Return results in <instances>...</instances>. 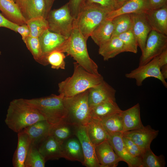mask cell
<instances>
[{"instance_id": "6da1fadb", "label": "cell", "mask_w": 167, "mask_h": 167, "mask_svg": "<svg viewBox=\"0 0 167 167\" xmlns=\"http://www.w3.org/2000/svg\"><path fill=\"white\" fill-rule=\"evenodd\" d=\"M45 120L25 99H15L10 103L7 110L6 124L14 132L19 133L40 121Z\"/></svg>"}, {"instance_id": "7a4b0ae2", "label": "cell", "mask_w": 167, "mask_h": 167, "mask_svg": "<svg viewBox=\"0 0 167 167\" xmlns=\"http://www.w3.org/2000/svg\"><path fill=\"white\" fill-rule=\"evenodd\" d=\"M103 80L101 74L90 73L75 62L72 75L58 84V92L65 97L72 96L98 85Z\"/></svg>"}, {"instance_id": "3957f363", "label": "cell", "mask_w": 167, "mask_h": 167, "mask_svg": "<svg viewBox=\"0 0 167 167\" xmlns=\"http://www.w3.org/2000/svg\"><path fill=\"white\" fill-rule=\"evenodd\" d=\"M25 100L36 109L51 126L66 118L67 112L64 97L62 94H52L47 96Z\"/></svg>"}, {"instance_id": "277c9868", "label": "cell", "mask_w": 167, "mask_h": 167, "mask_svg": "<svg viewBox=\"0 0 167 167\" xmlns=\"http://www.w3.org/2000/svg\"><path fill=\"white\" fill-rule=\"evenodd\" d=\"M87 41L79 30L74 26L62 52L71 56L76 62L88 72L95 75H99L98 65L89 55Z\"/></svg>"}, {"instance_id": "5b68a950", "label": "cell", "mask_w": 167, "mask_h": 167, "mask_svg": "<svg viewBox=\"0 0 167 167\" xmlns=\"http://www.w3.org/2000/svg\"><path fill=\"white\" fill-rule=\"evenodd\" d=\"M88 89L72 96L65 97L67 115L66 121L79 127L85 126L91 118Z\"/></svg>"}, {"instance_id": "8992f818", "label": "cell", "mask_w": 167, "mask_h": 167, "mask_svg": "<svg viewBox=\"0 0 167 167\" xmlns=\"http://www.w3.org/2000/svg\"><path fill=\"white\" fill-rule=\"evenodd\" d=\"M110 12L98 5H85L75 19L74 26L79 30L87 40L95 28L106 19Z\"/></svg>"}, {"instance_id": "52a82bcc", "label": "cell", "mask_w": 167, "mask_h": 167, "mask_svg": "<svg viewBox=\"0 0 167 167\" xmlns=\"http://www.w3.org/2000/svg\"><path fill=\"white\" fill-rule=\"evenodd\" d=\"M46 19L49 30L69 37L74 28L75 19L71 14L68 2L58 9L51 10Z\"/></svg>"}, {"instance_id": "ba28073f", "label": "cell", "mask_w": 167, "mask_h": 167, "mask_svg": "<svg viewBox=\"0 0 167 167\" xmlns=\"http://www.w3.org/2000/svg\"><path fill=\"white\" fill-rule=\"evenodd\" d=\"M128 79H135L138 86H141L144 80L149 77H153L160 81L166 88L167 83L161 72L158 56L154 58L146 64L139 66L136 68L125 75Z\"/></svg>"}, {"instance_id": "9c48e42d", "label": "cell", "mask_w": 167, "mask_h": 167, "mask_svg": "<svg viewBox=\"0 0 167 167\" xmlns=\"http://www.w3.org/2000/svg\"><path fill=\"white\" fill-rule=\"evenodd\" d=\"M166 48L167 36L152 30L148 36L144 49L142 52L139 66L148 63Z\"/></svg>"}, {"instance_id": "30bf717a", "label": "cell", "mask_w": 167, "mask_h": 167, "mask_svg": "<svg viewBox=\"0 0 167 167\" xmlns=\"http://www.w3.org/2000/svg\"><path fill=\"white\" fill-rule=\"evenodd\" d=\"M43 54L44 66L48 65L46 58L51 52L55 51L62 52L67 39L56 33L46 30L39 38Z\"/></svg>"}, {"instance_id": "8fae6325", "label": "cell", "mask_w": 167, "mask_h": 167, "mask_svg": "<svg viewBox=\"0 0 167 167\" xmlns=\"http://www.w3.org/2000/svg\"><path fill=\"white\" fill-rule=\"evenodd\" d=\"M107 140L115 153L129 167H141V158L132 156L128 152L122 139V133L108 134Z\"/></svg>"}, {"instance_id": "7c38bea8", "label": "cell", "mask_w": 167, "mask_h": 167, "mask_svg": "<svg viewBox=\"0 0 167 167\" xmlns=\"http://www.w3.org/2000/svg\"><path fill=\"white\" fill-rule=\"evenodd\" d=\"M116 90L103 80L98 85L88 89V101L90 108L101 103L116 101Z\"/></svg>"}, {"instance_id": "4fadbf2b", "label": "cell", "mask_w": 167, "mask_h": 167, "mask_svg": "<svg viewBox=\"0 0 167 167\" xmlns=\"http://www.w3.org/2000/svg\"><path fill=\"white\" fill-rule=\"evenodd\" d=\"M75 136L80 143L83 152V165L87 167H100L96 156L95 146L89 139L85 126L78 127Z\"/></svg>"}, {"instance_id": "5bb4252c", "label": "cell", "mask_w": 167, "mask_h": 167, "mask_svg": "<svg viewBox=\"0 0 167 167\" xmlns=\"http://www.w3.org/2000/svg\"><path fill=\"white\" fill-rule=\"evenodd\" d=\"M159 131L152 129L149 125L140 129L122 133L123 135L134 142L144 151L150 148L152 140L158 135Z\"/></svg>"}, {"instance_id": "9a60e30c", "label": "cell", "mask_w": 167, "mask_h": 167, "mask_svg": "<svg viewBox=\"0 0 167 167\" xmlns=\"http://www.w3.org/2000/svg\"><path fill=\"white\" fill-rule=\"evenodd\" d=\"M132 31L142 52L145 47L148 36L152 30L145 15L144 12L131 14Z\"/></svg>"}, {"instance_id": "2e32d148", "label": "cell", "mask_w": 167, "mask_h": 167, "mask_svg": "<svg viewBox=\"0 0 167 167\" xmlns=\"http://www.w3.org/2000/svg\"><path fill=\"white\" fill-rule=\"evenodd\" d=\"M26 21L37 17L46 19V9L44 0H15Z\"/></svg>"}, {"instance_id": "e0dca14e", "label": "cell", "mask_w": 167, "mask_h": 167, "mask_svg": "<svg viewBox=\"0 0 167 167\" xmlns=\"http://www.w3.org/2000/svg\"><path fill=\"white\" fill-rule=\"evenodd\" d=\"M95 148L100 167H116L119 162L122 161L107 140L95 146Z\"/></svg>"}, {"instance_id": "ac0fdd59", "label": "cell", "mask_w": 167, "mask_h": 167, "mask_svg": "<svg viewBox=\"0 0 167 167\" xmlns=\"http://www.w3.org/2000/svg\"><path fill=\"white\" fill-rule=\"evenodd\" d=\"M144 13L152 30L167 36V5L157 9H148Z\"/></svg>"}, {"instance_id": "d6986e66", "label": "cell", "mask_w": 167, "mask_h": 167, "mask_svg": "<svg viewBox=\"0 0 167 167\" xmlns=\"http://www.w3.org/2000/svg\"><path fill=\"white\" fill-rule=\"evenodd\" d=\"M37 147L46 162L62 158L61 144L51 135H48Z\"/></svg>"}, {"instance_id": "ffe728a7", "label": "cell", "mask_w": 167, "mask_h": 167, "mask_svg": "<svg viewBox=\"0 0 167 167\" xmlns=\"http://www.w3.org/2000/svg\"><path fill=\"white\" fill-rule=\"evenodd\" d=\"M123 130L122 133L142 128L140 116V106L139 103L125 110H122Z\"/></svg>"}, {"instance_id": "44dd1931", "label": "cell", "mask_w": 167, "mask_h": 167, "mask_svg": "<svg viewBox=\"0 0 167 167\" xmlns=\"http://www.w3.org/2000/svg\"><path fill=\"white\" fill-rule=\"evenodd\" d=\"M62 158L71 161H78L83 165L84 157L82 147L78 139L73 137L61 144Z\"/></svg>"}, {"instance_id": "7402d4cb", "label": "cell", "mask_w": 167, "mask_h": 167, "mask_svg": "<svg viewBox=\"0 0 167 167\" xmlns=\"http://www.w3.org/2000/svg\"><path fill=\"white\" fill-rule=\"evenodd\" d=\"M148 0H128L119 8L109 12L106 19L111 20L123 14L144 12L148 9Z\"/></svg>"}, {"instance_id": "603a6c76", "label": "cell", "mask_w": 167, "mask_h": 167, "mask_svg": "<svg viewBox=\"0 0 167 167\" xmlns=\"http://www.w3.org/2000/svg\"><path fill=\"white\" fill-rule=\"evenodd\" d=\"M17 135V145L13 156L12 164L14 167H24V162L31 140L28 134L23 131L18 133Z\"/></svg>"}, {"instance_id": "cb8c5ba5", "label": "cell", "mask_w": 167, "mask_h": 167, "mask_svg": "<svg viewBox=\"0 0 167 167\" xmlns=\"http://www.w3.org/2000/svg\"><path fill=\"white\" fill-rule=\"evenodd\" d=\"M51 125L45 120L39 121L24 129L23 131L29 136L31 144L37 147L49 135Z\"/></svg>"}, {"instance_id": "d4e9b609", "label": "cell", "mask_w": 167, "mask_h": 167, "mask_svg": "<svg viewBox=\"0 0 167 167\" xmlns=\"http://www.w3.org/2000/svg\"><path fill=\"white\" fill-rule=\"evenodd\" d=\"M78 127L65 120L51 126L49 135L53 137L62 144L65 141L75 135Z\"/></svg>"}, {"instance_id": "484cf974", "label": "cell", "mask_w": 167, "mask_h": 167, "mask_svg": "<svg viewBox=\"0 0 167 167\" xmlns=\"http://www.w3.org/2000/svg\"><path fill=\"white\" fill-rule=\"evenodd\" d=\"M85 127L89 139L94 146L107 140L108 134L100 120L91 117Z\"/></svg>"}, {"instance_id": "4316f807", "label": "cell", "mask_w": 167, "mask_h": 167, "mask_svg": "<svg viewBox=\"0 0 167 167\" xmlns=\"http://www.w3.org/2000/svg\"><path fill=\"white\" fill-rule=\"evenodd\" d=\"M99 47V54L103 57L105 61L125 52L123 44L117 36L111 37Z\"/></svg>"}, {"instance_id": "83f0119b", "label": "cell", "mask_w": 167, "mask_h": 167, "mask_svg": "<svg viewBox=\"0 0 167 167\" xmlns=\"http://www.w3.org/2000/svg\"><path fill=\"white\" fill-rule=\"evenodd\" d=\"M0 10L3 15L11 22L19 25L26 24V20L13 0H0Z\"/></svg>"}, {"instance_id": "f1b7e54d", "label": "cell", "mask_w": 167, "mask_h": 167, "mask_svg": "<svg viewBox=\"0 0 167 167\" xmlns=\"http://www.w3.org/2000/svg\"><path fill=\"white\" fill-rule=\"evenodd\" d=\"M113 30L112 20L105 19L95 28L90 36L99 46L111 38Z\"/></svg>"}, {"instance_id": "f546056e", "label": "cell", "mask_w": 167, "mask_h": 167, "mask_svg": "<svg viewBox=\"0 0 167 167\" xmlns=\"http://www.w3.org/2000/svg\"><path fill=\"white\" fill-rule=\"evenodd\" d=\"M121 111L116 101L103 102L90 108L91 117L100 121L110 115L120 113Z\"/></svg>"}, {"instance_id": "4dcf8cb0", "label": "cell", "mask_w": 167, "mask_h": 167, "mask_svg": "<svg viewBox=\"0 0 167 167\" xmlns=\"http://www.w3.org/2000/svg\"><path fill=\"white\" fill-rule=\"evenodd\" d=\"M100 121L108 134L122 133L123 123L121 112L110 115Z\"/></svg>"}, {"instance_id": "1f68e13d", "label": "cell", "mask_w": 167, "mask_h": 167, "mask_svg": "<svg viewBox=\"0 0 167 167\" xmlns=\"http://www.w3.org/2000/svg\"><path fill=\"white\" fill-rule=\"evenodd\" d=\"M111 20L113 26V32L111 37L117 36L131 28L132 19L131 14L120 15Z\"/></svg>"}, {"instance_id": "d6a6232c", "label": "cell", "mask_w": 167, "mask_h": 167, "mask_svg": "<svg viewBox=\"0 0 167 167\" xmlns=\"http://www.w3.org/2000/svg\"><path fill=\"white\" fill-rule=\"evenodd\" d=\"M26 24L29 29V36L33 37L39 38L49 28L47 20L43 17L32 18L27 21Z\"/></svg>"}, {"instance_id": "836d02e7", "label": "cell", "mask_w": 167, "mask_h": 167, "mask_svg": "<svg viewBox=\"0 0 167 167\" xmlns=\"http://www.w3.org/2000/svg\"><path fill=\"white\" fill-rule=\"evenodd\" d=\"M141 160V167H164L166 164L164 156L155 155L150 148L144 151Z\"/></svg>"}, {"instance_id": "e575fe53", "label": "cell", "mask_w": 167, "mask_h": 167, "mask_svg": "<svg viewBox=\"0 0 167 167\" xmlns=\"http://www.w3.org/2000/svg\"><path fill=\"white\" fill-rule=\"evenodd\" d=\"M45 162L37 147L31 144L25 161L24 167H44Z\"/></svg>"}, {"instance_id": "d590c367", "label": "cell", "mask_w": 167, "mask_h": 167, "mask_svg": "<svg viewBox=\"0 0 167 167\" xmlns=\"http://www.w3.org/2000/svg\"><path fill=\"white\" fill-rule=\"evenodd\" d=\"M35 60L44 66L42 52L38 38L28 36L24 42Z\"/></svg>"}, {"instance_id": "8d00e7d4", "label": "cell", "mask_w": 167, "mask_h": 167, "mask_svg": "<svg viewBox=\"0 0 167 167\" xmlns=\"http://www.w3.org/2000/svg\"><path fill=\"white\" fill-rule=\"evenodd\" d=\"M117 36L122 41L125 52L134 54L137 52L138 42L131 29L121 33Z\"/></svg>"}, {"instance_id": "74e56055", "label": "cell", "mask_w": 167, "mask_h": 167, "mask_svg": "<svg viewBox=\"0 0 167 167\" xmlns=\"http://www.w3.org/2000/svg\"><path fill=\"white\" fill-rule=\"evenodd\" d=\"M66 58L64 53L55 51L49 54L46 57V60L48 64L51 65V68L58 70L59 69H65Z\"/></svg>"}, {"instance_id": "f35d334b", "label": "cell", "mask_w": 167, "mask_h": 167, "mask_svg": "<svg viewBox=\"0 0 167 167\" xmlns=\"http://www.w3.org/2000/svg\"><path fill=\"white\" fill-rule=\"evenodd\" d=\"M91 5L100 6L110 11L117 8L116 0H84V5Z\"/></svg>"}, {"instance_id": "ab89813d", "label": "cell", "mask_w": 167, "mask_h": 167, "mask_svg": "<svg viewBox=\"0 0 167 167\" xmlns=\"http://www.w3.org/2000/svg\"><path fill=\"white\" fill-rule=\"evenodd\" d=\"M122 139L129 152L133 156L141 158L144 151L132 140L123 135Z\"/></svg>"}, {"instance_id": "60d3db41", "label": "cell", "mask_w": 167, "mask_h": 167, "mask_svg": "<svg viewBox=\"0 0 167 167\" xmlns=\"http://www.w3.org/2000/svg\"><path fill=\"white\" fill-rule=\"evenodd\" d=\"M84 0H70L68 2L71 15L76 19L84 5Z\"/></svg>"}, {"instance_id": "b9f144b4", "label": "cell", "mask_w": 167, "mask_h": 167, "mask_svg": "<svg viewBox=\"0 0 167 167\" xmlns=\"http://www.w3.org/2000/svg\"><path fill=\"white\" fill-rule=\"evenodd\" d=\"M18 25L10 21L0 13V27H4L16 32Z\"/></svg>"}, {"instance_id": "7bdbcfd3", "label": "cell", "mask_w": 167, "mask_h": 167, "mask_svg": "<svg viewBox=\"0 0 167 167\" xmlns=\"http://www.w3.org/2000/svg\"><path fill=\"white\" fill-rule=\"evenodd\" d=\"M166 5L167 0H148V9H157Z\"/></svg>"}, {"instance_id": "ee69618b", "label": "cell", "mask_w": 167, "mask_h": 167, "mask_svg": "<svg viewBox=\"0 0 167 167\" xmlns=\"http://www.w3.org/2000/svg\"><path fill=\"white\" fill-rule=\"evenodd\" d=\"M16 32H18L21 36L22 39L24 43L26 38L30 35L29 28L27 24H24L18 26Z\"/></svg>"}, {"instance_id": "f6af8a7d", "label": "cell", "mask_w": 167, "mask_h": 167, "mask_svg": "<svg viewBox=\"0 0 167 167\" xmlns=\"http://www.w3.org/2000/svg\"><path fill=\"white\" fill-rule=\"evenodd\" d=\"M160 67L167 65V48L165 49L158 56Z\"/></svg>"}, {"instance_id": "bcb514c9", "label": "cell", "mask_w": 167, "mask_h": 167, "mask_svg": "<svg viewBox=\"0 0 167 167\" xmlns=\"http://www.w3.org/2000/svg\"><path fill=\"white\" fill-rule=\"evenodd\" d=\"M54 0H44L46 6L47 15L49 12L51 10Z\"/></svg>"}, {"instance_id": "7dc6e473", "label": "cell", "mask_w": 167, "mask_h": 167, "mask_svg": "<svg viewBox=\"0 0 167 167\" xmlns=\"http://www.w3.org/2000/svg\"><path fill=\"white\" fill-rule=\"evenodd\" d=\"M160 70L163 77L165 79H167V65L161 67Z\"/></svg>"}, {"instance_id": "c3c4849f", "label": "cell", "mask_w": 167, "mask_h": 167, "mask_svg": "<svg viewBox=\"0 0 167 167\" xmlns=\"http://www.w3.org/2000/svg\"><path fill=\"white\" fill-rule=\"evenodd\" d=\"M128 0H116L117 4V9L122 6Z\"/></svg>"}, {"instance_id": "681fc988", "label": "cell", "mask_w": 167, "mask_h": 167, "mask_svg": "<svg viewBox=\"0 0 167 167\" xmlns=\"http://www.w3.org/2000/svg\"><path fill=\"white\" fill-rule=\"evenodd\" d=\"M1 54V51H0V54Z\"/></svg>"}, {"instance_id": "f907efd6", "label": "cell", "mask_w": 167, "mask_h": 167, "mask_svg": "<svg viewBox=\"0 0 167 167\" xmlns=\"http://www.w3.org/2000/svg\"><path fill=\"white\" fill-rule=\"evenodd\" d=\"M13 0L15 2V0Z\"/></svg>"}, {"instance_id": "816d5d0a", "label": "cell", "mask_w": 167, "mask_h": 167, "mask_svg": "<svg viewBox=\"0 0 167 167\" xmlns=\"http://www.w3.org/2000/svg\"></svg>"}]
</instances>
